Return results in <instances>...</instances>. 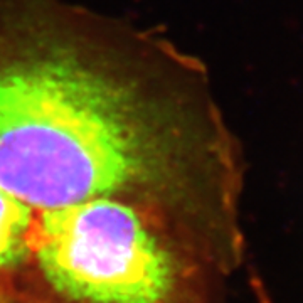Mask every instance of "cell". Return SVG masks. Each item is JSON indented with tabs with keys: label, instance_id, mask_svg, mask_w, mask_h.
Listing matches in <instances>:
<instances>
[{
	"label": "cell",
	"instance_id": "cell-1",
	"mask_svg": "<svg viewBox=\"0 0 303 303\" xmlns=\"http://www.w3.org/2000/svg\"><path fill=\"white\" fill-rule=\"evenodd\" d=\"M244 172L200 59L66 0H0V187L14 197L130 202L231 274Z\"/></svg>",
	"mask_w": 303,
	"mask_h": 303
},
{
	"label": "cell",
	"instance_id": "cell-2",
	"mask_svg": "<svg viewBox=\"0 0 303 303\" xmlns=\"http://www.w3.org/2000/svg\"><path fill=\"white\" fill-rule=\"evenodd\" d=\"M26 276L59 303H221L226 274L158 214L91 199L38 210Z\"/></svg>",
	"mask_w": 303,
	"mask_h": 303
},
{
	"label": "cell",
	"instance_id": "cell-3",
	"mask_svg": "<svg viewBox=\"0 0 303 303\" xmlns=\"http://www.w3.org/2000/svg\"><path fill=\"white\" fill-rule=\"evenodd\" d=\"M38 210L0 187V290L27 274Z\"/></svg>",
	"mask_w": 303,
	"mask_h": 303
},
{
	"label": "cell",
	"instance_id": "cell-4",
	"mask_svg": "<svg viewBox=\"0 0 303 303\" xmlns=\"http://www.w3.org/2000/svg\"><path fill=\"white\" fill-rule=\"evenodd\" d=\"M0 303H34V302H27V300H20V298H14V296H7L4 293H0Z\"/></svg>",
	"mask_w": 303,
	"mask_h": 303
}]
</instances>
